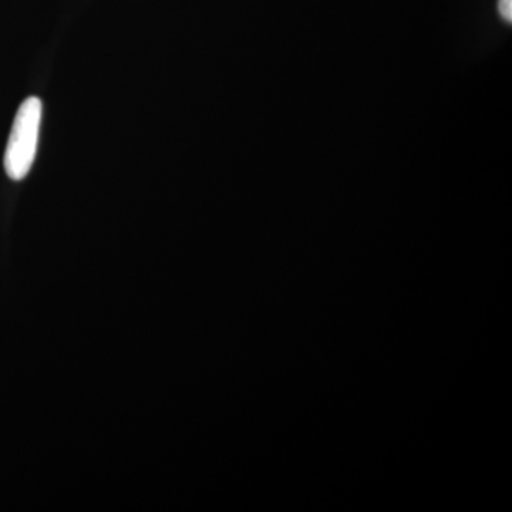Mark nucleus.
Segmentation results:
<instances>
[{
	"label": "nucleus",
	"instance_id": "1",
	"mask_svg": "<svg viewBox=\"0 0 512 512\" xmlns=\"http://www.w3.org/2000/svg\"><path fill=\"white\" fill-rule=\"evenodd\" d=\"M42 116L43 103L39 97H29L20 104L3 158V165L10 180H23L32 170L39 146Z\"/></svg>",
	"mask_w": 512,
	"mask_h": 512
},
{
	"label": "nucleus",
	"instance_id": "2",
	"mask_svg": "<svg viewBox=\"0 0 512 512\" xmlns=\"http://www.w3.org/2000/svg\"><path fill=\"white\" fill-rule=\"evenodd\" d=\"M498 10L507 22L512 20V0H498Z\"/></svg>",
	"mask_w": 512,
	"mask_h": 512
}]
</instances>
